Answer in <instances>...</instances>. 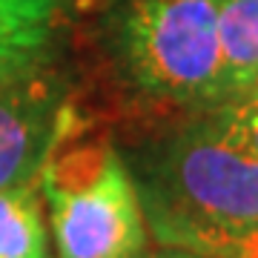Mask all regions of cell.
<instances>
[{
    "label": "cell",
    "mask_w": 258,
    "mask_h": 258,
    "mask_svg": "<svg viewBox=\"0 0 258 258\" xmlns=\"http://www.w3.org/2000/svg\"><path fill=\"white\" fill-rule=\"evenodd\" d=\"M103 43L141 101L189 115L224 103L218 0H106Z\"/></svg>",
    "instance_id": "obj_1"
},
{
    "label": "cell",
    "mask_w": 258,
    "mask_h": 258,
    "mask_svg": "<svg viewBox=\"0 0 258 258\" xmlns=\"http://www.w3.org/2000/svg\"><path fill=\"white\" fill-rule=\"evenodd\" d=\"M123 161L149 227L258 221V155L212 132L198 115Z\"/></svg>",
    "instance_id": "obj_2"
},
{
    "label": "cell",
    "mask_w": 258,
    "mask_h": 258,
    "mask_svg": "<svg viewBox=\"0 0 258 258\" xmlns=\"http://www.w3.org/2000/svg\"><path fill=\"white\" fill-rule=\"evenodd\" d=\"M55 258H149V224L126 161L109 144L63 147L37 175Z\"/></svg>",
    "instance_id": "obj_3"
},
{
    "label": "cell",
    "mask_w": 258,
    "mask_h": 258,
    "mask_svg": "<svg viewBox=\"0 0 258 258\" xmlns=\"http://www.w3.org/2000/svg\"><path fill=\"white\" fill-rule=\"evenodd\" d=\"M66 129V83L52 60L0 72V189L37 181Z\"/></svg>",
    "instance_id": "obj_4"
},
{
    "label": "cell",
    "mask_w": 258,
    "mask_h": 258,
    "mask_svg": "<svg viewBox=\"0 0 258 258\" xmlns=\"http://www.w3.org/2000/svg\"><path fill=\"white\" fill-rule=\"evenodd\" d=\"M63 0H0V72L49 60Z\"/></svg>",
    "instance_id": "obj_5"
},
{
    "label": "cell",
    "mask_w": 258,
    "mask_h": 258,
    "mask_svg": "<svg viewBox=\"0 0 258 258\" xmlns=\"http://www.w3.org/2000/svg\"><path fill=\"white\" fill-rule=\"evenodd\" d=\"M224 103L258 92V0H218Z\"/></svg>",
    "instance_id": "obj_6"
},
{
    "label": "cell",
    "mask_w": 258,
    "mask_h": 258,
    "mask_svg": "<svg viewBox=\"0 0 258 258\" xmlns=\"http://www.w3.org/2000/svg\"><path fill=\"white\" fill-rule=\"evenodd\" d=\"M0 258H55L37 181L0 189Z\"/></svg>",
    "instance_id": "obj_7"
},
{
    "label": "cell",
    "mask_w": 258,
    "mask_h": 258,
    "mask_svg": "<svg viewBox=\"0 0 258 258\" xmlns=\"http://www.w3.org/2000/svg\"><path fill=\"white\" fill-rule=\"evenodd\" d=\"M149 235L166 249L215 258H258L255 224H155Z\"/></svg>",
    "instance_id": "obj_8"
},
{
    "label": "cell",
    "mask_w": 258,
    "mask_h": 258,
    "mask_svg": "<svg viewBox=\"0 0 258 258\" xmlns=\"http://www.w3.org/2000/svg\"><path fill=\"white\" fill-rule=\"evenodd\" d=\"M198 118L230 144L258 155V92L218 103V106L201 112Z\"/></svg>",
    "instance_id": "obj_9"
},
{
    "label": "cell",
    "mask_w": 258,
    "mask_h": 258,
    "mask_svg": "<svg viewBox=\"0 0 258 258\" xmlns=\"http://www.w3.org/2000/svg\"><path fill=\"white\" fill-rule=\"evenodd\" d=\"M155 258H215V255H198V252H186V249H161Z\"/></svg>",
    "instance_id": "obj_10"
},
{
    "label": "cell",
    "mask_w": 258,
    "mask_h": 258,
    "mask_svg": "<svg viewBox=\"0 0 258 258\" xmlns=\"http://www.w3.org/2000/svg\"><path fill=\"white\" fill-rule=\"evenodd\" d=\"M63 3H72V0H63Z\"/></svg>",
    "instance_id": "obj_11"
}]
</instances>
